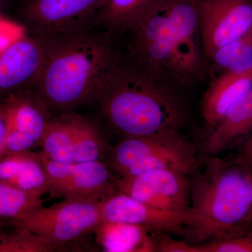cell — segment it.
<instances>
[{
  "label": "cell",
  "mask_w": 252,
  "mask_h": 252,
  "mask_svg": "<svg viewBox=\"0 0 252 252\" xmlns=\"http://www.w3.org/2000/svg\"><path fill=\"white\" fill-rule=\"evenodd\" d=\"M49 37L45 61L33 91L49 110L66 112L95 102L123 61L112 34L94 29Z\"/></svg>",
  "instance_id": "obj_1"
},
{
  "label": "cell",
  "mask_w": 252,
  "mask_h": 252,
  "mask_svg": "<svg viewBox=\"0 0 252 252\" xmlns=\"http://www.w3.org/2000/svg\"><path fill=\"white\" fill-rule=\"evenodd\" d=\"M126 32L132 64L163 80H189L202 69L198 10L187 0H160Z\"/></svg>",
  "instance_id": "obj_2"
},
{
  "label": "cell",
  "mask_w": 252,
  "mask_h": 252,
  "mask_svg": "<svg viewBox=\"0 0 252 252\" xmlns=\"http://www.w3.org/2000/svg\"><path fill=\"white\" fill-rule=\"evenodd\" d=\"M95 102L106 122L122 137L180 130L186 121L183 103L164 81L124 61Z\"/></svg>",
  "instance_id": "obj_3"
},
{
  "label": "cell",
  "mask_w": 252,
  "mask_h": 252,
  "mask_svg": "<svg viewBox=\"0 0 252 252\" xmlns=\"http://www.w3.org/2000/svg\"><path fill=\"white\" fill-rule=\"evenodd\" d=\"M190 180V209L200 218L190 233L193 244L252 232V172L234 156H206Z\"/></svg>",
  "instance_id": "obj_4"
},
{
  "label": "cell",
  "mask_w": 252,
  "mask_h": 252,
  "mask_svg": "<svg viewBox=\"0 0 252 252\" xmlns=\"http://www.w3.org/2000/svg\"><path fill=\"white\" fill-rule=\"evenodd\" d=\"M117 177L168 169L190 175L198 167L196 149L180 130L122 137L109 152Z\"/></svg>",
  "instance_id": "obj_5"
},
{
  "label": "cell",
  "mask_w": 252,
  "mask_h": 252,
  "mask_svg": "<svg viewBox=\"0 0 252 252\" xmlns=\"http://www.w3.org/2000/svg\"><path fill=\"white\" fill-rule=\"evenodd\" d=\"M54 252L82 241L94 233L101 221L99 200L68 198L52 206H41L21 220Z\"/></svg>",
  "instance_id": "obj_6"
},
{
  "label": "cell",
  "mask_w": 252,
  "mask_h": 252,
  "mask_svg": "<svg viewBox=\"0 0 252 252\" xmlns=\"http://www.w3.org/2000/svg\"><path fill=\"white\" fill-rule=\"evenodd\" d=\"M45 167L52 196L100 200L116 191L117 177L108 163L94 160L64 164L38 152Z\"/></svg>",
  "instance_id": "obj_7"
},
{
  "label": "cell",
  "mask_w": 252,
  "mask_h": 252,
  "mask_svg": "<svg viewBox=\"0 0 252 252\" xmlns=\"http://www.w3.org/2000/svg\"><path fill=\"white\" fill-rule=\"evenodd\" d=\"M105 0H30L26 16L34 35L59 36L97 29Z\"/></svg>",
  "instance_id": "obj_8"
},
{
  "label": "cell",
  "mask_w": 252,
  "mask_h": 252,
  "mask_svg": "<svg viewBox=\"0 0 252 252\" xmlns=\"http://www.w3.org/2000/svg\"><path fill=\"white\" fill-rule=\"evenodd\" d=\"M117 191L149 206L185 211L190 207V175L162 169L140 175L117 177Z\"/></svg>",
  "instance_id": "obj_9"
},
{
  "label": "cell",
  "mask_w": 252,
  "mask_h": 252,
  "mask_svg": "<svg viewBox=\"0 0 252 252\" xmlns=\"http://www.w3.org/2000/svg\"><path fill=\"white\" fill-rule=\"evenodd\" d=\"M198 12L205 58L252 28V0H198Z\"/></svg>",
  "instance_id": "obj_10"
},
{
  "label": "cell",
  "mask_w": 252,
  "mask_h": 252,
  "mask_svg": "<svg viewBox=\"0 0 252 252\" xmlns=\"http://www.w3.org/2000/svg\"><path fill=\"white\" fill-rule=\"evenodd\" d=\"M99 212L101 220L132 223L163 233L185 227L190 233L200 224V218L190 209L185 211L160 210L117 190L99 200Z\"/></svg>",
  "instance_id": "obj_11"
},
{
  "label": "cell",
  "mask_w": 252,
  "mask_h": 252,
  "mask_svg": "<svg viewBox=\"0 0 252 252\" xmlns=\"http://www.w3.org/2000/svg\"><path fill=\"white\" fill-rule=\"evenodd\" d=\"M8 125L0 146V156L31 152L39 146L50 119V110L33 91L13 94L6 99Z\"/></svg>",
  "instance_id": "obj_12"
},
{
  "label": "cell",
  "mask_w": 252,
  "mask_h": 252,
  "mask_svg": "<svg viewBox=\"0 0 252 252\" xmlns=\"http://www.w3.org/2000/svg\"><path fill=\"white\" fill-rule=\"evenodd\" d=\"M49 39L22 38L0 51V95L34 87L44 65Z\"/></svg>",
  "instance_id": "obj_13"
},
{
  "label": "cell",
  "mask_w": 252,
  "mask_h": 252,
  "mask_svg": "<svg viewBox=\"0 0 252 252\" xmlns=\"http://www.w3.org/2000/svg\"><path fill=\"white\" fill-rule=\"evenodd\" d=\"M252 89V68L242 72L220 73L209 86L202 100V117L208 130Z\"/></svg>",
  "instance_id": "obj_14"
},
{
  "label": "cell",
  "mask_w": 252,
  "mask_h": 252,
  "mask_svg": "<svg viewBox=\"0 0 252 252\" xmlns=\"http://www.w3.org/2000/svg\"><path fill=\"white\" fill-rule=\"evenodd\" d=\"M252 132V89L241 97L215 127L203 142L206 156H217L237 147Z\"/></svg>",
  "instance_id": "obj_15"
},
{
  "label": "cell",
  "mask_w": 252,
  "mask_h": 252,
  "mask_svg": "<svg viewBox=\"0 0 252 252\" xmlns=\"http://www.w3.org/2000/svg\"><path fill=\"white\" fill-rule=\"evenodd\" d=\"M0 180L38 196L50 193L49 178L38 152L0 156Z\"/></svg>",
  "instance_id": "obj_16"
},
{
  "label": "cell",
  "mask_w": 252,
  "mask_h": 252,
  "mask_svg": "<svg viewBox=\"0 0 252 252\" xmlns=\"http://www.w3.org/2000/svg\"><path fill=\"white\" fill-rule=\"evenodd\" d=\"M153 232L139 225L101 220L94 234L104 252H154Z\"/></svg>",
  "instance_id": "obj_17"
},
{
  "label": "cell",
  "mask_w": 252,
  "mask_h": 252,
  "mask_svg": "<svg viewBox=\"0 0 252 252\" xmlns=\"http://www.w3.org/2000/svg\"><path fill=\"white\" fill-rule=\"evenodd\" d=\"M160 0H105L97 29L109 34L126 32Z\"/></svg>",
  "instance_id": "obj_18"
},
{
  "label": "cell",
  "mask_w": 252,
  "mask_h": 252,
  "mask_svg": "<svg viewBox=\"0 0 252 252\" xmlns=\"http://www.w3.org/2000/svg\"><path fill=\"white\" fill-rule=\"evenodd\" d=\"M73 137L72 113L50 119L39 144L41 154L55 162L72 163Z\"/></svg>",
  "instance_id": "obj_19"
},
{
  "label": "cell",
  "mask_w": 252,
  "mask_h": 252,
  "mask_svg": "<svg viewBox=\"0 0 252 252\" xmlns=\"http://www.w3.org/2000/svg\"><path fill=\"white\" fill-rule=\"evenodd\" d=\"M72 119L73 161L101 160L107 152V144L98 127L89 119L78 114H72Z\"/></svg>",
  "instance_id": "obj_20"
},
{
  "label": "cell",
  "mask_w": 252,
  "mask_h": 252,
  "mask_svg": "<svg viewBox=\"0 0 252 252\" xmlns=\"http://www.w3.org/2000/svg\"><path fill=\"white\" fill-rule=\"evenodd\" d=\"M0 252H52V248L22 220L0 219Z\"/></svg>",
  "instance_id": "obj_21"
},
{
  "label": "cell",
  "mask_w": 252,
  "mask_h": 252,
  "mask_svg": "<svg viewBox=\"0 0 252 252\" xmlns=\"http://www.w3.org/2000/svg\"><path fill=\"white\" fill-rule=\"evenodd\" d=\"M223 72H242L252 68V28L243 36L217 50L210 58Z\"/></svg>",
  "instance_id": "obj_22"
},
{
  "label": "cell",
  "mask_w": 252,
  "mask_h": 252,
  "mask_svg": "<svg viewBox=\"0 0 252 252\" xmlns=\"http://www.w3.org/2000/svg\"><path fill=\"white\" fill-rule=\"evenodd\" d=\"M43 203L41 197L0 180V219L23 220Z\"/></svg>",
  "instance_id": "obj_23"
},
{
  "label": "cell",
  "mask_w": 252,
  "mask_h": 252,
  "mask_svg": "<svg viewBox=\"0 0 252 252\" xmlns=\"http://www.w3.org/2000/svg\"><path fill=\"white\" fill-rule=\"evenodd\" d=\"M198 252H252V232L233 238L195 244Z\"/></svg>",
  "instance_id": "obj_24"
},
{
  "label": "cell",
  "mask_w": 252,
  "mask_h": 252,
  "mask_svg": "<svg viewBox=\"0 0 252 252\" xmlns=\"http://www.w3.org/2000/svg\"><path fill=\"white\" fill-rule=\"evenodd\" d=\"M153 233L158 252H198L195 244L173 240L166 236L163 232Z\"/></svg>",
  "instance_id": "obj_25"
},
{
  "label": "cell",
  "mask_w": 252,
  "mask_h": 252,
  "mask_svg": "<svg viewBox=\"0 0 252 252\" xmlns=\"http://www.w3.org/2000/svg\"><path fill=\"white\" fill-rule=\"evenodd\" d=\"M234 157L239 162L252 172V132L237 147Z\"/></svg>",
  "instance_id": "obj_26"
},
{
  "label": "cell",
  "mask_w": 252,
  "mask_h": 252,
  "mask_svg": "<svg viewBox=\"0 0 252 252\" xmlns=\"http://www.w3.org/2000/svg\"><path fill=\"white\" fill-rule=\"evenodd\" d=\"M8 125V107L6 101L0 103V146L4 140Z\"/></svg>",
  "instance_id": "obj_27"
},
{
  "label": "cell",
  "mask_w": 252,
  "mask_h": 252,
  "mask_svg": "<svg viewBox=\"0 0 252 252\" xmlns=\"http://www.w3.org/2000/svg\"><path fill=\"white\" fill-rule=\"evenodd\" d=\"M1 0H0V11H1Z\"/></svg>",
  "instance_id": "obj_28"
}]
</instances>
